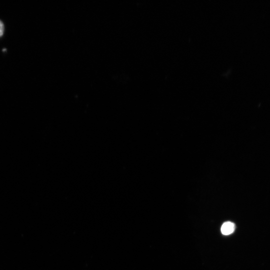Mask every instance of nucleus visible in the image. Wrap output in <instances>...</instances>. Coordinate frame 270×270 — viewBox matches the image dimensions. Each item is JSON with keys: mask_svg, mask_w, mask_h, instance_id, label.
I'll return each instance as SVG.
<instances>
[{"mask_svg": "<svg viewBox=\"0 0 270 270\" xmlns=\"http://www.w3.org/2000/svg\"><path fill=\"white\" fill-rule=\"evenodd\" d=\"M236 226L234 223L228 221L224 222L220 230L224 235L232 234L235 230Z\"/></svg>", "mask_w": 270, "mask_h": 270, "instance_id": "nucleus-1", "label": "nucleus"}, {"mask_svg": "<svg viewBox=\"0 0 270 270\" xmlns=\"http://www.w3.org/2000/svg\"><path fill=\"white\" fill-rule=\"evenodd\" d=\"M4 32V25L2 22L0 20V37L2 36Z\"/></svg>", "mask_w": 270, "mask_h": 270, "instance_id": "nucleus-2", "label": "nucleus"}]
</instances>
